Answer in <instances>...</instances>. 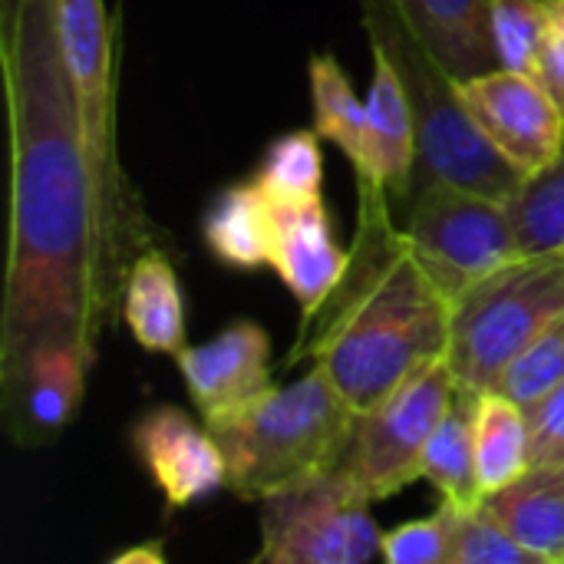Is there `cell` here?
<instances>
[{
	"label": "cell",
	"mask_w": 564,
	"mask_h": 564,
	"mask_svg": "<svg viewBox=\"0 0 564 564\" xmlns=\"http://www.w3.org/2000/svg\"><path fill=\"white\" fill-rule=\"evenodd\" d=\"M3 53L10 102V254L0 397L50 350L96 360L122 304L59 43V0H26Z\"/></svg>",
	"instance_id": "1"
},
{
	"label": "cell",
	"mask_w": 564,
	"mask_h": 564,
	"mask_svg": "<svg viewBox=\"0 0 564 564\" xmlns=\"http://www.w3.org/2000/svg\"><path fill=\"white\" fill-rule=\"evenodd\" d=\"M449 301L393 225L390 192L357 175V235L350 264L327 304L301 327L304 354L357 410H370L420 367L446 357Z\"/></svg>",
	"instance_id": "2"
},
{
	"label": "cell",
	"mask_w": 564,
	"mask_h": 564,
	"mask_svg": "<svg viewBox=\"0 0 564 564\" xmlns=\"http://www.w3.org/2000/svg\"><path fill=\"white\" fill-rule=\"evenodd\" d=\"M357 410L314 367L291 387H271L228 416L205 423L228 463V489L261 502L340 466Z\"/></svg>",
	"instance_id": "3"
},
{
	"label": "cell",
	"mask_w": 564,
	"mask_h": 564,
	"mask_svg": "<svg viewBox=\"0 0 564 564\" xmlns=\"http://www.w3.org/2000/svg\"><path fill=\"white\" fill-rule=\"evenodd\" d=\"M370 43L383 46L397 66L416 116L423 182H453L479 195L512 202L525 175L492 149L466 112L459 83L406 23L397 0H360Z\"/></svg>",
	"instance_id": "4"
},
{
	"label": "cell",
	"mask_w": 564,
	"mask_h": 564,
	"mask_svg": "<svg viewBox=\"0 0 564 564\" xmlns=\"http://www.w3.org/2000/svg\"><path fill=\"white\" fill-rule=\"evenodd\" d=\"M59 43L83 129V145L102 212L109 261L126 288L129 268L149 235L116 149V20L102 0H59Z\"/></svg>",
	"instance_id": "5"
},
{
	"label": "cell",
	"mask_w": 564,
	"mask_h": 564,
	"mask_svg": "<svg viewBox=\"0 0 564 564\" xmlns=\"http://www.w3.org/2000/svg\"><path fill=\"white\" fill-rule=\"evenodd\" d=\"M564 314V251L522 254L482 278L449 307L446 364L466 393L496 390L499 377Z\"/></svg>",
	"instance_id": "6"
},
{
	"label": "cell",
	"mask_w": 564,
	"mask_h": 564,
	"mask_svg": "<svg viewBox=\"0 0 564 564\" xmlns=\"http://www.w3.org/2000/svg\"><path fill=\"white\" fill-rule=\"evenodd\" d=\"M403 231L449 307L482 278L525 254L509 202L453 182H423Z\"/></svg>",
	"instance_id": "7"
},
{
	"label": "cell",
	"mask_w": 564,
	"mask_h": 564,
	"mask_svg": "<svg viewBox=\"0 0 564 564\" xmlns=\"http://www.w3.org/2000/svg\"><path fill=\"white\" fill-rule=\"evenodd\" d=\"M456 390V377L446 357H440L357 413L340 469L367 502H383L423 479V453L449 413Z\"/></svg>",
	"instance_id": "8"
},
{
	"label": "cell",
	"mask_w": 564,
	"mask_h": 564,
	"mask_svg": "<svg viewBox=\"0 0 564 564\" xmlns=\"http://www.w3.org/2000/svg\"><path fill=\"white\" fill-rule=\"evenodd\" d=\"M344 469L321 473L261 499V564H367L383 555V532Z\"/></svg>",
	"instance_id": "9"
},
{
	"label": "cell",
	"mask_w": 564,
	"mask_h": 564,
	"mask_svg": "<svg viewBox=\"0 0 564 564\" xmlns=\"http://www.w3.org/2000/svg\"><path fill=\"white\" fill-rule=\"evenodd\" d=\"M466 112L525 178L542 175L564 152V106L532 73L489 69L459 83Z\"/></svg>",
	"instance_id": "10"
},
{
	"label": "cell",
	"mask_w": 564,
	"mask_h": 564,
	"mask_svg": "<svg viewBox=\"0 0 564 564\" xmlns=\"http://www.w3.org/2000/svg\"><path fill=\"white\" fill-rule=\"evenodd\" d=\"M132 449L172 509L195 506L228 486V463L218 440L178 406L142 413L132 426Z\"/></svg>",
	"instance_id": "11"
},
{
	"label": "cell",
	"mask_w": 564,
	"mask_h": 564,
	"mask_svg": "<svg viewBox=\"0 0 564 564\" xmlns=\"http://www.w3.org/2000/svg\"><path fill=\"white\" fill-rule=\"evenodd\" d=\"M175 364L205 423L235 413L274 387L271 340L254 321H235L215 340L182 347Z\"/></svg>",
	"instance_id": "12"
},
{
	"label": "cell",
	"mask_w": 564,
	"mask_h": 564,
	"mask_svg": "<svg viewBox=\"0 0 564 564\" xmlns=\"http://www.w3.org/2000/svg\"><path fill=\"white\" fill-rule=\"evenodd\" d=\"M268 264L297 297L301 321L307 324L337 291L350 264V248L334 238L324 198L301 205H274V245Z\"/></svg>",
	"instance_id": "13"
},
{
	"label": "cell",
	"mask_w": 564,
	"mask_h": 564,
	"mask_svg": "<svg viewBox=\"0 0 564 564\" xmlns=\"http://www.w3.org/2000/svg\"><path fill=\"white\" fill-rule=\"evenodd\" d=\"M373 50V83L367 99L370 116V155H373V182L390 192V202H403L413 192V178L420 169V139H416V116L410 93L383 53V46L370 43Z\"/></svg>",
	"instance_id": "14"
},
{
	"label": "cell",
	"mask_w": 564,
	"mask_h": 564,
	"mask_svg": "<svg viewBox=\"0 0 564 564\" xmlns=\"http://www.w3.org/2000/svg\"><path fill=\"white\" fill-rule=\"evenodd\" d=\"M397 7L456 83L499 69L492 0H397Z\"/></svg>",
	"instance_id": "15"
},
{
	"label": "cell",
	"mask_w": 564,
	"mask_h": 564,
	"mask_svg": "<svg viewBox=\"0 0 564 564\" xmlns=\"http://www.w3.org/2000/svg\"><path fill=\"white\" fill-rule=\"evenodd\" d=\"M122 321L152 354H178L185 347V301L178 274L165 251L145 248L129 268L122 288Z\"/></svg>",
	"instance_id": "16"
},
{
	"label": "cell",
	"mask_w": 564,
	"mask_h": 564,
	"mask_svg": "<svg viewBox=\"0 0 564 564\" xmlns=\"http://www.w3.org/2000/svg\"><path fill=\"white\" fill-rule=\"evenodd\" d=\"M486 509L539 562L564 564V463L532 466L512 486L486 496Z\"/></svg>",
	"instance_id": "17"
},
{
	"label": "cell",
	"mask_w": 564,
	"mask_h": 564,
	"mask_svg": "<svg viewBox=\"0 0 564 564\" xmlns=\"http://www.w3.org/2000/svg\"><path fill=\"white\" fill-rule=\"evenodd\" d=\"M473 449L482 496L512 486L532 469V423L529 410L499 390L476 397L473 410Z\"/></svg>",
	"instance_id": "18"
},
{
	"label": "cell",
	"mask_w": 564,
	"mask_h": 564,
	"mask_svg": "<svg viewBox=\"0 0 564 564\" xmlns=\"http://www.w3.org/2000/svg\"><path fill=\"white\" fill-rule=\"evenodd\" d=\"M208 251L231 268H261L274 245V202L254 178L225 188L202 225Z\"/></svg>",
	"instance_id": "19"
},
{
	"label": "cell",
	"mask_w": 564,
	"mask_h": 564,
	"mask_svg": "<svg viewBox=\"0 0 564 564\" xmlns=\"http://www.w3.org/2000/svg\"><path fill=\"white\" fill-rule=\"evenodd\" d=\"M307 76H311V102H314V132L321 139H330L350 159L357 175L373 178L367 102H360L347 73L330 53H314L307 63Z\"/></svg>",
	"instance_id": "20"
},
{
	"label": "cell",
	"mask_w": 564,
	"mask_h": 564,
	"mask_svg": "<svg viewBox=\"0 0 564 564\" xmlns=\"http://www.w3.org/2000/svg\"><path fill=\"white\" fill-rule=\"evenodd\" d=\"M479 393L456 390V400L443 423L436 426L426 453H423V479L453 506L476 509L486 502L479 473H476V449H473V410Z\"/></svg>",
	"instance_id": "21"
},
{
	"label": "cell",
	"mask_w": 564,
	"mask_h": 564,
	"mask_svg": "<svg viewBox=\"0 0 564 564\" xmlns=\"http://www.w3.org/2000/svg\"><path fill=\"white\" fill-rule=\"evenodd\" d=\"M321 182H324V155L314 129H294L274 139L254 172V185L274 205H301V202L324 198Z\"/></svg>",
	"instance_id": "22"
},
{
	"label": "cell",
	"mask_w": 564,
	"mask_h": 564,
	"mask_svg": "<svg viewBox=\"0 0 564 564\" xmlns=\"http://www.w3.org/2000/svg\"><path fill=\"white\" fill-rule=\"evenodd\" d=\"M525 254L564 251V152L509 202Z\"/></svg>",
	"instance_id": "23"
},
{
	"label": "cell",
	"mask_w": 564,
	"mask_h": 564,
	"mask_svg": "<svg viewBox=\"0 0 564 564\" xmlns=\"http://www.w3.org/2000/svg\"><path fill=\"white\" fill-rule=\"evenodd\" d=\"M549 23V0H492V50L499 69L532 73Z\"/></svg>",
	"instance_id": "24"
},
{
	"label": "cell",
	"mask_w": 564,
	"mask_h": 564,
	"mask_svg": "<svg viewBox=\"0 0 564 564\" xmlns=\"http://www.w3.org/2000/svg\"><path fill=\"white\" fill-rule=\"evenodd\" d=\"M564 380V314L545 327L529 350L499 377L496 390L516 400L519 406L532 410L545 393H552Z\"/></svg>",
	"instance_id": "25"
},
{
	"label": "cell",
	"mask_w": 564,
	"mask_h": 564,
	"mask_svg": "<svg viewBox=\"0 0 564 564\" xmlns=\"http://www.w3.org/2000/svg\"><path fill=\"white\" fill-rule=\"evenodd\" d=\"M449 564H542L489 509L456 506Z\"/></svg>",
	"instance_id": "26"
},
{
	"label": "cell",
	"mask_w": 564,
	"mask_h": 564,
	"mask_svg": "<svg viewBox=\"0 0 564 564\" xmlns=\"http://www.w3.org/2000/svg\"><path fill=\"white\" fill-rule=\"evenodd\" d=\"M453 525L456 506H443L430 519L406 522L393 532H383V555L390 564H449L453 555Z\"/></svg>",
	"instance_id": "27"
},
{
	"label": "cell",
	"mask_w": 564,
	"mask_h": 564,
	"mask_svg": "<svg viewBox=\"0 0 564 564\" xmlns=\"http://www.w3.org/2000/svg\"><path fill=\"white\" fill-rule=\"evenodd\" d=\"M529 423H532V466L564 463V380L529 410Z\"/></svg>",
	"instance_id": "28"
},
{
	"label": "cell",
	"mask_w": 564,
	"mask_h": 564,
	"mask_svg": "<svg viewBox=\"0 0 564 564\" xmlns=\"http://www.w3.org/2000/svg\"><path fill=\"white\" fill-rule=\"evenodd\" d=\"M535 76L564 106V0H549V23H545V40H542Z\"/></svg>",
	"instance_id": "29"
},
{
	"label": "cell",
	"mask_w": 564,
	"mask_h": 564,
	"mask_svg": "<svg viewBox=\"0 0 564 564\" xmlns=\"http://www.w3.org/2000/svg\"><path fill=\"white\" fill-rule=\"evenodd\" d=\"M26 0H0V46L10 43L13 30H17V20H20V10H23Z\"/></svg>",
	"instance_id": "30"
},
{
	"label": "cell",
	"mask_w": 564,
	"mask_h": 564,
	"mask_svg": "<svg viewBox=\"0 0 564 564\" xmlns=\"http://www.w3.org/2000/svg\"><path fill=\"white\" fill-rule=\"evenodd\" d=\"M135 562L162 564L165 562V555H162V545H142V549H129V552L116 555V564H135Z\"/></svg>",
	"instance_id": "31"
}]
</instances>
